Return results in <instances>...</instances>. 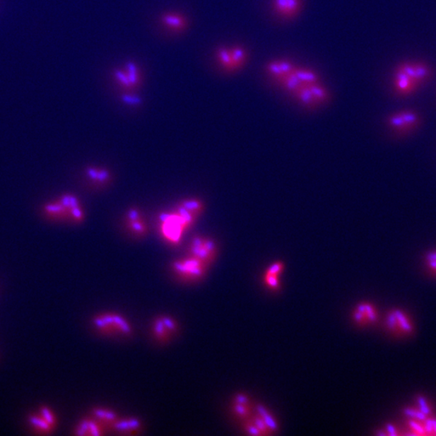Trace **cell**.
Returning a JSON list of instances; mask_svg holds the SVG:
<instances>
[{"mask_svg": "<svg viewBox=\"0 0 436 436\" xmlns=\"http://www.w3.org/2000/svg\"><path fill=\"white\" fill-rule=\"evenodd\" d=\"M432 76V67L425 61L407 60L395 67L393 73V88L400 96L415 94L430 81Z\"/></svg>", "mask_w": 436, "mask_h": 436, "instance_id": "cell-1", "label": "cell"}, {"mask_svg": "<svg viewBox=\"0 0 436 436\" xmlns=\"http://www.w3.org/2000/svg\"><path fill=\"white\" fill-rule=\"evenodd\" d=\"M43 213L52 222L81 224L84 222L85 212L78 198L64 194L43 207Z\"/></svg>", "mask_w": 436, "mask_h": 436, "instance_id": "cell-2", "label": "cell"}, {"mask_svg": "<svg viewBox=\"0 0 436 436\" xmlns=\"http://www.w3.org/2000/svg\"><path fill=\"white\" fill-rule=\"evenodd\" d=\"M195 223V219L189 213L175 207L172 212L160 215V235L169 244L178 245L182 241L185 232L191 229Z\"/></svg>", "mask_w": 436, "mask_h": 436, "instance_id": "cell-3", "label": "cell"}, {"mask_svg": "<svg viewBox=\"0 0 436 436\" xmlns=\"http://www.w3.org/2000/svg\"><path fill=\"white\" fill-rule=\"evenodd\" d=\"M93 324L96 330L106 336H128L132 333V326L121 314L105 313L96 316Z\"/></svg>", "mask_w": 436, "mask_h": 436, "instance_id": "cell-4", "label": "cell"}, {"mask_svg": "<svg viewBox=\"0 0 436 436\" xmlns=\"http://www.w3.org/2000/svg\"><path fill=\"white\" fill-rule=\"evenodd\" d=\"M208 265L194 257L187 256L175 260L172 269L181 281L194 282L200 281L207 273Z\"/></svg>", "mask_w": 436, "mask_h": 436, "instance_id": "cell-5", "label": "cell"}, {"mask_svg": "<svg viewBox=\"0 0 436 436\" xmlns=\"http://www.w3.org/2000/svg\"><path fill=\"white\" fill-rule=\"evenodd\" d=\"M218 253L217 242L207 236L194 235L192 237L187 254L194 257L208 266L214 262Z\"/></svg>", "mask_w": 436, "mask_h": 436, "instance_id": "cell-6", "label": "cell"}, {"mask_svg": "<svg viewBox=\"0 0 436 436\" xmlns=\"http://www.w3.org/2000/svg\"><path fill=\"white\" fill-rule=\"evenodd\" d=\"M386 324L390 332L399 336H410L415 331L409 315L401 310L390 311L387 317Z\"/></svg>", "mask_w": 436, "mask_h": 436, "instance_id": "cell-7", "label": "cell"}, {"mask_svg": "<svg viewBox=\"0 0 436 436\" xmlns=\"http://www.w3.org/2000/svg\"><path fill=\"white\" fill-rule=\"evenodd\" d=\"M177 321L170 316H162L158 318L153 324V334L157 341L167 342L177 332Z\"/></svg>", "mask_w": 436, "mask_h": 436, "instance_id": "cell-8", "label": "cell"}, {"mask_svg": "<svg viewBox=\"0 0 436 436\" xmlns=\"http://www.w3.org/2000/svg\"><path fill=\"white\" fill-rule=\"evenodd\" d=\"M297 66L288 59H279L271 60L265 66V71L273 81L279 83L295 70Z\"/></svg>", "mask_w": 436, "mask_h": 436, "instance_id": "cell-9", "label": "cell"}, {"mask_svg": "<svg viewBox=\"0 0 436 436\" xmlns=\"http://www.w3.org/2000/svg\"><path fill=\"white\" fill-rule=\"evenodd\" d=\"M276 14L283 19L295 18L302 9V0H273Z\"/></svg>", "mask_w": 436, "mask_h": 436, "instance_id": "cell-10", "label": "cell"}, {"mask_svg": "<svg viewBox=\"0 0 436 436\" xmlns=\"http://www.w3.org/2000/svg\"><path fill=\"white\" fill-rule=\"evenodd\" d=\"M353 319L360 326L375 324L378 319L377 309L370 303H361L353 312Z\"/></svg>", "mask_w": 436, "mask_h": 436, "instance_id": "cell-11", "label": "cell"}, {"mask_svg": "<svg viewBox=\"0 0 436 436\" xmlns=\"http://www.w3.org/2000/svg\"><path fill=\"white\" fill-rule=\"evenodd\" d=\"M160 20L163 25H165L169 30L175 32L180 33L186 30L188 27V20L186 17L179 13L175 11H167L160 16Z\"/></svg>", "mask_w": 436, "mask_h": 436, "instance_id": "cell-12", "label": "cell"}, {"mask_svg": "<svg viewBox=\"0 0 436 436\" xmlns=\"http://www.w3.org/2000/svg\"><path fill=\"white\" fill-rule=\"evenodd\" d=\"M86 177L93 184L105 186L111 183L112 173L106 168L99 167H88L85 170Z\"/></svg>", "mask_w": 436, "mask_h": 436, "instance_id": "cell-13", "label": "cell"}, {"mask_svg": "<svg viewBox=\"0 0 436 436\" xmlns=\"http://www.w3.org/2000/svg\"><path fill=\"white\" fill-rule=\"evenodd\" d=\"M116 432L123 435L137 434L141 429V423L138 418L129 417L119 420L112 427Z\"/></svg>", "mask_w": 436, "mask_h": 436, "instance_id": "cell-14", "label": "cell"}, {"mask_svg": "<svg viewBox=\"0 0 436 436\" xmlns=\"http://www.w3.org/2000/svg\"><path fill=\"white\" fill-rule=\"evenodd\" d=\"M293 73L302 87L320 82L319 73L310 68L297 66Z\"/></svg>", "mask_w": 436, "mask_h": 436, "instance_id": "cell-15", "label": "cell"}, {"mask_svg": "<svg viewBox=\"0 0 436 436\" xmlns=\"http://www.w3.org/2000/svg\"><path fill=\"white\" fill-rule=\"evenodd\" d=\"M95 421L98 422L101 426L112 428L118 420V416L115 411L106 408L95 409L93 413Z\"/></svg>", "mask_w": 436, "mask_h": 436, "instance_id": "cell-16", "label": "cell"}, {"mask_svg": "<svg viewBox=\"0 0 436 436\" xmlns=\"http://www.w3.org/2000/svg\"><path fill=\"white\" fill-rule=\"evenodd\" d=\"M215 56H216L220 67H222L225 71L228 73H235L230 48L220 47L215 51Z\"/></svg>", "mask_w": 436, "mask_h": 436, "instance_id": "cell-17", "label": "cell"}, {"mask_svg": "<svg viewBox=\"0 0 436 436\" xmlns=\"http://www.w3.org/2000/svg\"><path fill=\"white\" fill-rule=\"evenodd\" d=\"M388 126L399 135H406L409 134L405 120L401 116L400 111L392 113L387 119Z\"/></svg>", "mask_w": 436, "mask_h": 436, "instance_id": "cell-18", "label": "cell"}, {"mask_svg": "<svg viewBox=\"0 0 436 436\" xmlns=\"http://www.w3.org/2000/svg\"><path fill=\"white\" fill-rule=\"evenodd\" d=\"M232 59H233V65L235 72L239 71L243 66H245L247 61V51L240 45H235L230 47Z\"/></svg>", "mask_w": 436, "mask_h": 436, "instance_id": "cell-19", "label": "cell"}, {"mask_svg": "<svg viewBox=\"0 0 436 436\" xmlns=\"http://www.w3.org/2000/svg\"><path fill=\"white\" fill-rule=\"evenodd\" d=\"M124 71H126L134 90L139 89L141 85V76L137 64L132 61H127L126 65H124Z\"/></svg>", "mask_w": 436, "mask_h": 436, "instance_id": "cell-20", "label": "cell"}, {"mask_svg": "<svg viewBox=\"0 0 436 436\" xmlns=\"http://www.w3.org/2000/svg\"><path fill=\"white\" fill-rule=\"evenodd\" d=\"M293 95L295 96L300 103L305 107L313 109V107L319 106L318 104H317L312 92H311L309 85L308 86L299 88L297 92L294 93Z\"/></svg>", "mask_w": 436, "mask_h": 436, "instance_id": "cell-21", "label": "cell"}, {"mask_svg": "<svg viewBox=\"0 0 436 436\" xmlns=\"http://www.w3.org/2000/svg\"><path fill=\"white\" fill-rule=\"evenodd\" d=\"M179 204L196 218H200L203 212L205 211V205H204L202 201L197 199V198H188V199L181 201Z\"/></svg>", "mask_w": 436, "mask_h": 436, "instance_id": "cell-22", "label": "cell"}, {"mask_svg": "<svg viewBox=\"0 0 436 436\" xmlns=\"http://www.w3.org/2000/svg\"><path fill=\"white\" fill-rule=\"evenodd\" d=\"M309 86L318 105H325L329 102L331 94L324 85L319 82L309 85Z\"/></svg>", "mask_w": 436, "mask_h": 436, "instance_id": "cell-23", "label": "cell"}, {"mask_svg": "<svg viewBox=\"0 0 436 436\" xmlns=\"http://www.w3.org/2000/svg\"><path fill=\"white\" fill-rule=\"evenodd\" d=\"M78 434L84 435H103V428L95 420H85L78 428Z\"/></svg>", "mask_w": 436, "mask_h": 436, "instance_id": "cell-24", "label": "cell"}, {"mask_svg": "<svg viewBox=\"0 0 436 436\" xmlns=\"http://www.w3.org/2000/svg\"><path fill=\"white\" fill-rule=\"evenodd\" d=\"M112 76L114 78L115 81L119 85V87L124 90V92L134 93V90L131 83L129 82V79L126 71L124 70L116 69L112 71Z\"/></svg>", "mask_w": 436, "mask_h": 436, "instance_id": "cell-25", "label": "cell"}, {"mask_svg": "<svg viewBox=\"0 0 436 436\" xmlns=\"http://www.w3.org/2000/svg\"><path fill=\"white\" fill-rule=\"evenodd\" d=\"M127 228L131 233L136 236H146L148 233V228L143 219L133 220L126 223Z\"/></svg>", "mask_w": 436, "mask_h": 436, "instance_id": "cell-26", "label": "cell"}, {"mask_svg": "<svg viewBox=\"0 0 436 436\" xmlns=\"http://www.w3.org/2000/svg\"><path fill=\"white\" fill-rule=\"evenodd\" d=\"M257 415L262 418V420L267 424V426L270 429L271 433L276 432L278 430V425L274 418L271 416L268 410H266L264 406H259L257 407Z\"/></svg>", "mask_w": 436, "mask_h": 436, "instance_id": "cell-27", "label": "cell"}, {"mask_svg": "<svg viewBox=\"0 0 436 436\" xmlns=\"http://www.w3.org/2000/svg\"><path fill=\"white\" fill-rule=\"evenodd\" d=\"M423 261L428 273L436 276V249L428 252L424 256Z\"/></svg>", "mask_w": 436, "mask_h": 436, "instance_id": "cell-28", "label": "cell"}, {"mask_svg": "<svg viewBox=\"0 0 436 436\" xmlns=\"http://www.w3.org/2000/svg\"><path fill=\"white\" fill-rule=\"evenodd\" d=\"M233 411L236 416L241 418H247L251 416L250 403H237L234 401Z\"/></svg>", "mask_w": 436, "mask_h": 436, "instance_id": "cell-29", "label": "cell"}, {"mask_svg": "<svg viewBox=\"0 0 436 436\" xmlns=\"http://www.w3.org/2000/svg\"><path fill=\"white\" fill-rule=\"evenodd\" d=\"M263 280L265 286L271 290H278L281 286L280 275L264 273Z\"/></svg>", "mask_w": 436, "mask_h": 436, "instance_id": "cell-30", "label": "cell"}, {"mask_svg": "<svg viewBox=\"0 0 436 436\" xmlns=\"http://www.w3.org/2000/svg\"><path fill=\"white\" fill-rule=\"evenodd\" d=\"M408 428L412 434L416 435H427L425 425L424 421L411 420L409 421Z\"/></svg>", "mask_w": 436, "mask_h": 436, "instance_id": "cell-31", "label": "cell"}, {"mask_svg": "<svg viewBox=\"0 0 436 436\" xmlns=\"http://www.w3.org/2000/svg\"><path fill=\"white\" fill-rule=\"evenodd\" d=\"M121 99L124 103L131 106H138L141 103L139 96L134 95L132 92H124L122 94Z\"/></svg>", "mask_w": 436, "mask_h": 436, "instance_id": "cell-32", "label": "cell"}, {"mask_svg": "<svg viewBox=\"0 0 436 436\" xmlns=\"http://www.w3.org/2000/svg\"><path fill=\"white\" fill-rule=\"evenodd\" d=\"M250 420L254 424V425H256V427L259 430L260 432H261L263 435L271 434L270 429L267 426V424H266L265 422L262 420V418H260L258 415L253 417L252 416Z\"/></svg>", "mask_w": 436, "mask_h": 436, "instance_id": "cell-33", "label": "cell"}, {"mask_svg": "<svg viewBox=\"0 0 436 436\" xmlns=\"http://www.w3.org/2000/svg\"><path fill=\"white\" fill-rule=\"evenodd\" d=\"M405 414L411 418L412 420H420V421H424L426 420L427 418H428V416H426L425 414H424L423 412H422L420 409H416V408H406L405 410Z\"/></svg>", "mask_w": 436, "mask_h": 436, "instance_id": "cell-34", "label": "cell"}, {"mask_svg": "<svg viewBox=\"0 0 436 436\" xmlns=\"http://www.w3.org/2000/svg\"><path fill=\"white\" fill-rule=\"evenodd\" d=\"M285 269V264L281 261H276L271 264L267 270L265 271L266 274L281 275Z\"/></svg>", "mask_w": 436, "mask_h": 436, "instance_id": "cell-35", "label": "cell"}, {"mask_svg": "<svg viewBox=\"0 0 436 436\" xmlns=\"http://www.w3.org/2000/svg\"><path fill=\"white\" fill-rule=\"evenodd\" d=\"M418 404L420 405L418 409L424 413L426 416H429L432 412V407L429 404L428 401L423 397L418 398Z\"/></svg>", "mask_w": 436, "mask_h": 436, "instance_id": "cell-36", "label": "cell"}, {"mask_svg": "<svg viewBox=\"0 0 436 436\" xmlns=\"http://www.w3.org/2000/svg\"><path fill=\"white\" fill-rule=\"evenodd\" d=\"M427 435H436V420L435 418L428 417L426 420H424Z\"/></svg>", "mask_w": 436, "mask_h": 436, "instance_id": "cell-37", "label": "cell"}, {"mask_svg": "<svg viewBox=\"0 0 436 436\" xmlns=\"http://www.w3.org/2000/svg\"><path fill=\"white\" fill-rule=\"evenodd\" d=\"M143 219V215L138 208H132L126 213V223L133 222V220Z\"/></svg>", "mask_w": 436, "mask_h": 436, "instance_id": "cell-38", "label": "cell"}, {"mask_svg": "<svg viewBox=\"0 0 436 436\" xmlns=\"http://www.w3.org/2000/svg\"><path fill=\"white\" fill-rule=\"evenodd\" d=\"M245 430L248 434L252 435H263L261 432H260L259 430L254 425V424L251 421L248 420L245 424Z\"/></svg>", "mask_w": 436, "mask_h": 436, "instance_id": "cell-39", "label": "cell"}]
</instances>
